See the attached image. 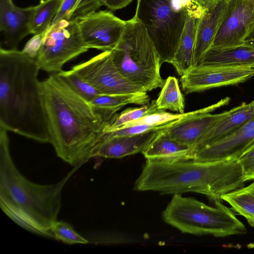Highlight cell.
<instances>
[{
    "instance_id": "obj_1",
    "label": "cell",
    "mask_w": 254,
    "mask_h": 254,
    "mask_svg": "<svg viewBox=\"0 0 254 254\" xmlns=\"http://www.w3.org/2000/svg\"><path fill=\"white\" fill-rule=\"evenodd\" d=\"M50 141L57 156L77 167L92 154L116 114L98 110L57 73L41 81Z\"/></svg>"
},
{
    "instance_id": "obj_2",
    "label": "cell",
    "mask_w": 254,
    "mask_h": 254,
    "mask_svg": "<svg viewBox=\"0 0 254 254\" xmlns=\"http://www.w3.org/2000/svg\"><path fill=\"white\" fill-rule=\"evenodd\" d=\"M35 59L0 48V127L42 143L50 136Z\"/></svg>"
},
{
    "instance_id": "obj_3",
    "label": "cell",
    "mask_w": 254,
    "mask_h": 254,
    "mask_svg": "<svg viewBox=\"0 0 254 254\" xmlns=\"http://www.w3.org/2000/svg\"><path fill=\"white\" fill-rule=\"evenodd\" d=\"M7 130L0 127V205L4 213L23 229L54 238L51 227L62 205V191L72 170L60 182L39 185L25 178L11 158Z\"/></svg>"
},
{
    "instance_id": "obj_4",
    "label": "cell",
    "mask_w": 254,
    "mask_h": 254,
    "mask_svg": "<svg viewBox=\"0 0 254 254\" xmlns=\"http://www.w3.org/2000/svg\"><path fill=\"white\" fill-rule=\"evenodd\" d=\"M245 182L237 160L146 159L135 182L134 189L162 194L196 192L206 195L214 202L222 200V195L243 187Z\"/></svg>"
},
{
    "instance_id": "obj_5",
    "label": "cell",
    "mask_w": 254,
    "mask_h": 254,
    "mask_svg": "<svg viewBox=\"0 0 254 254\" xmlns=\"http://www.w3.org/2000/svg\"><path fill=\"white\" fill-rule=\"evenodd\" d=\"M111 52L113 62L122 74L144 91L164 85L160 57L146 28L135 15L126 21L122 36Z\"/></svg>"
},
{
    "instance_id": "obj_6",
    "label": "cell",
    "mask_w": 254,
    "mask_h": 254,
    "mask_svg": "<svg viewBox=\"0 0 254 254\" xmlns=\"http://www.w3.org/2000/svg\"><path fill=\"white\" fill-rule=\"evenodd\" d=\"M214 206L206 205L193 197L173 194L163 212L167 224L182 233L225 237L247 233L244 224L221 200Z\"/></svg>"
},
{
    "instance_id": "obj_7",
    "label": "cell",
    "mask_w": 254,
    "mask_h": 254,
    "mask_svg": "<svg viewBox=\"0 0 254 254\" xmlns=\"http://www.w3.org/2000/svg\"><path fill=\"white\" fill-rule=\"evenodd\" d=\"M204 8L190 0H137L135 16L142 23L162 63H172L187 15L199 18Z\"/></svg>"
},
{
    "instance_id": "obj_8",
    "label": "cell",
    "mask_w": 254,
    "mask_h": 254,
    "mask_svg": "<svg viewBox=\"0 0 254 254\" xmlns=\"http://www.w3.org/2000/svg\"><path fill=\"white\" fill-rule=\"evenodd\" d=\"M88 49L81 38L77 21L62 19L52 24L44 34L35 59L41 70L57 73L63 70L66 63Z\"/></svg>"
},
{
    "instance_id": "obj_9",
    "label": "cell",
    "mask_w": 254,
    "mask_h": 254,
    "mask_svg": "<svg viewBox=\"0 0 254 254\" xmlns=\"http://www.w3.org/2000/svg\"><path fill=\"white\" fill-rule=\"evenodd\" d=\"M71 69L100 94L146 92L122 74L113 62L111 51H103Z\"/></svg>"
},
{
    "instance_id": "obj_10",
    "label": "cell",
    "mask_w": 254,
    "mask_h": 254,
    "mask_svg": "<svg viewBox=\"0 0 254 254\" xmlns=\"http://www.w3.org/2000/svg\"><path fill=\"white\" fill-rule=\"evenodd\" d=\"M126 21L110 10L95 11L77 20L81 38L88 49L112 50L120 40Z\"/></svg>"
},
{
    "instance_id": "obj_11",
    "label": "cell",
    "mask_w": 254,
    "mask_h": 254,
    "mask_svg": "<svg viewBox=\"0 0 254 254\" xmlns=\"http://www.w3.org/2000/svg\"><path fill=\"white\" fill-rule=\"evenodd\" d=\"M254 76V68L221 66H193L181 76L184 93L188 94L213 88L232 85L245 82Z\"/></svg>"
},
{
    "instance_id": "obj_12",
    "label": "cell",
    "mask_w": 254,
    "mask_h": 254,
    "mask_svg": "<svg viewBox=\"0 0 254 254\" xmlns=\"http://www.w3.org/2000/svg\"><path fill=\"white\" fill-rule=\"evenodd\" d=\"M254 21V0H228L210 48L240 46Z\"/></svg>"
},
{
    "instance_id": "obj_13",
    "label": "cell",
    "mask_w": 254,
    "mask_h": 254,
    "mask_svg": "<svg viewBox=\"0 0 254 254\" xmlns=\"http://www.w3.org/2000/svg\"><path fill=\"white\" fill-rule=\"evenodd\" d=\"M230 101V98L226 97L210 106L193 111L191 114L178 120L166 130L171 138L190 147L192 150L199 139L214 125L235 111L236 107L219 114L209 113L228 105Z\"/></svg>"
},
{
    "instance_id": "obj_14",
    "label": "cell",
    "mask_w": 254,
    "mask_h": 254,
    "mask_svg": "<svg viewBox=\"0 0 254 254\" xmlns=\"http://www.w3.org/2000/svg\"><path fill=\"white\" fill-rule=\"evenodd\" d=\"M254 144V118L229 135L193 152L191 158L201 161L238 160Z\"/></svg>"
},
{
    "instance_id": "obj_15",
    "label": "cell",
    "mask_w": 254,
    "mask_h": 254,
    "mask_svg": "<svg viewBox=\"0 0 254 254\" xmlns=\"http://www.w3.org/2000/svg\"><path fill=\"white\" fill-rule=\"evenodd\" d=\"M34 6L26 8L16 6L12 0H0V30L7 50H17L20 42L31 34L30 22Z\"/></svg>"
},
{
    "instance_id": "obj_16",
    "label": "cell",
    "mask_w": 254,
    "mask_h": 254,
    "mask_svg": "<svg viewBox=\"0 0 254 254\" xmlns=\"http://www.w3.org/2000/svg\"><path fill=\"white\" fill-rule=\"evenodd\" d=\"M228 0L213 1L196 19L193 64L197 65L211 48Z\"/></svg>"
},
{
    "instance_id": "obj_17",
    "label": "cell",
    "mask_w": 254,
    "mask_h": 254,
    "mask_svg": "<svg viewBox=\"0 0 254 254\" xmlns=\"http://www.w3.org/2000/svg\"><path fill=\"white\" fill-rule=\"evenodd\" d=\"M164 129H156L139 134L108 138L97 146L93 153L92 158H121L142 153Z\"/></svg>"
},
{
    "instance_id": "obj_18",
    "label": "cell",
    "mask_w": 254,
    "mask_h": 254,
    "mask_svg": "<svg viewBox=\"0 0 254 254\" xmlns=\"http://www.w3.org/2000/svg\"><path fill=\"white\" fill-rule=\"evenodd\" d=\"M254 118V100L243 102L235 111L214 125L196 143L193 152L229 135L242 125Z\"/></svg>"
},
{
    "instance_id": "obj_19",
    "label": "cell",
    "mask_w": 254,
    "mask_h": 254,
    "mask_svg": "<svg viewBox=\"0 0 254 254\" xmlns=\"http://www.w3.org/2000/svg\"><path fill=\"white\" fill-rule=\"evenodd\" d=\"M197 65L254 68V48L242 45L223 49L210 48Z\"/></svg>"
},
{
    "instance_id": "obj_20",
    "label": "cell",
    "mask_w": 254,
    "mask_h": 254,
    "mask_svg": "<svg viewBox=\"0 0 254 254\" xmlns=\"http://www.w3.org/2000/svg\"><path fill=\"white\" fill-rule=\"evenodd\" d=\"M166 129L160 131L142 152L144 157L146 159L167 161L191 158V148L171 138Z\"/></svg>"
},
{
    "instance_id": "obj_21",
    "label": "cell",
    "mask_w": 254,
    "mask_h": 254,
    "mask_svg": "<svg viewBox=\"0 0 254 254\" xmlns=\"http://www.w3.org/2000/svg\"><path fill=\"white\" fill-rule=\"evenodd\" d=\"M197 19L193 15H187L179 45L171 63L180 76L193 66V57Z\"/></svg>"
},
{
    "instance_id": "obj_22",
    "label": "cell",
    "mask_w": 254,
    "mask_h": 254,
    "mask_svg": "<svg viewBox=\"0 0 254 254\" xmlns=\"http://www.w3.org/2000/svg\"><path fill=\"white\" fill-rule=\"evenodd\" d=\"M150 98L146 92L118 95L99 94L90 103L97 109L115 114L128 104L145 105L149 103Z\"/></svg>"
},
{
    "instance_id": "obj_23",
    "label": "cell",
    "mask_w": 254,
    "mask_h": 254,
    "mask_svg": "<svg viewBox=\"0 0 254 254\" xmlns=\"http://www.w3.org/2000/svg\"><path fill=\"white\" fill-rule=\"evenodd\" d=\"M228 202L232 209L247 220L248 224L254 227V180L247 187H242L221 197Z\"/></svg>"
},
{
    "instance_id": "obj_24",
    "label": "cell",
    "mask_w": 254,
    "mask_h": 254,
    "mask_svg": "<svg viewBox=\"0 0 254 254\" xmlns=\"http://www.w3.org/2000/svg\"><path fill=\"white\" fill-rule=\"evenodd\" d=\"M63 0H41L34 6L30 22L31 33L45 34L51 26Z\"/></svg>"
},
{
    "instance_id": "obj_25",
    "label": "cell",
    "mask_w": 254,
    "mask_h": 254,
    "mask_svg": "<svg viewBox=\"0 0 254 254\" xmlns=\"http://www.w3.org/2000/svg\"><path fill=\"white\" fill-rule=\"evenodd\" d=\"M158 110H170L184 113L185 99L182 94L178 79L174 76H169L156 100Z\"/></svg>"
},
{
    "instance_id": "obj_26",
    "label": "cell",
    "mask_w": 254,
    "mask_h": 254,
    "mask_svg": "<svg viewBox=\"0 0 254 254\" xmlns=\"http://www.w3.org/2000/svg\"><path fill=\"white\" fill-rule=\"evenodd\" d=\"M156 100L139 108H128L120 114H116L111 121L106 132L121 128L144 116L158 111Z\"/></svg>"
},
{
    "instance_id": "obj_27",
    "label": "cell",
    "mask_w": 254,
    "mask_h": 254,
    "mask_svg": "<svg viewBox=\"0 0 254 254\" xmlns=\"http://www.w3.org/2000/svg\"><path fill=\"white\" fill-rule=\"evenodd\" d=\"M57 74L74 92L89 102L100 94L72 69L62 70Z\"/></svg>"
},
{
    "instance_id": "obj_28",
    "label": "cell",
    "mask_w": 254,
    "mask_h": 254,
    "mask_svg": "<svg viewBox=\"0 0 254 254\" xmlns=\"http://www.w3.org/2000/svg\"><path fill=\"white\" fill-rule=\"evenodd\" d=\"M54 238L67 244H87L88 241L81 236L70 224L55 221L51 227Z\"/></svg>"
},
{
    "instance_id": "obj_29",
    "label": "cell",
    "mask_w": 254,
    "mask_h": 254,
    "mask_svg": "<svg viewBox=\"0 0 254 254\" xmlns=\"http://www.w3.org/2000/svg\"><path fill=\"white\" fill-rule=\"evenodd\" d=\"M192 112L193 111L183 114H173L165 112L164 110H159L157 112L144 116L126 125L122 128L137 125H155L163 124L173 121L179 120L191 114Z\"/></svg>"
},
{
    "instance_id": "obj_30",
    "label": "cell",
    "mask_w": 254,
    "mask_h": 254,
    "mask_svg": "<svg viewBox=\"0 0 254 254\" xmlns=\"http://www.w3.org/2000/svg\"><path fill=\"white\" fill-rule=\"evenodd\" d=\"M237 161L241 167L245 182L254 180V144Z\"/></svg>"
},
{
    "instance_id": "obj_31",
    "label": "cell",
    "mask_w": 254,
    "mask_h": 254,
    "mask_svg": "<svg viewBox=\"0 0 254 254\" xmlns=\"http://www.w3.org/2000/svg\"><path fill=\"white\" fill-rule=\"evenodd\" d=\"M44 36V34L34 35L25 45L22 52L32 58L36 59L42 46Z\"/></svg>"
},
{
    "instance_id": "obj_32",
    "label": "cell",
    "mask_w": 254,
    "mask_h": 254,
    "mask_svg": "<svg viewBox=\"0 0 254 254\" xmlns=\"http://www.w3.org/2000/svg\"><path fill=\"white\" fill-rule=\"evenodd\" d=\"M101 4L106 6L111 11L123 8L129 4L133 0H98Z\"/></svg>"
},
{
    "instance_id": "obj_33",
    "label": "cell",
    "mask_w": 254,
    "mask_h": 254,
    "mask_svg": "<svg viewBox=\"0 0 254 254\" xmlns=\"http://www.w3.org/2000/svg\"><path fill=\"white\" fill-rule=\"evenodd\" d=\"M242 45L254 48V21L251 25Z\"/></svg>"
},
{
    "instance_id": "obj_34",
    "label": "cell",
    "mask_w": 254,
    "mask_h": 254,
    "mask_svg": "<svg viewBox=\"0 0 254 254\" xmlns=\"http://www.w3.org/2000/svg\"><path fill=\"white\" fill-rule=\"evenodd\" d=\"M192 2L196 5L204 8L207 6L213 1L212 0H190Z\"/></svg>"
},
{
    "instance_id": "obj_35",
    "label": "cell",
    "mask_w": 254,
    "mask_h": 254,
    "mask_svg": "<svg viewBox=\"0 0 254 254\" xmlns=\"http://www.w3.org/2000/svg\"><path fill=\"white\" fill-rule=\"evenodd\" d=\"M214 0V1H217V0Z\"/></svg>"
}]
</instances>
